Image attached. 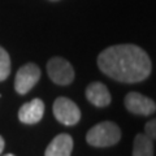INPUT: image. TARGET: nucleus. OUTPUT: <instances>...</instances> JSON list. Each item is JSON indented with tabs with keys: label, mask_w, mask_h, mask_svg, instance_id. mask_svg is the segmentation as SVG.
<instances>
[{
	"label": "nucleus",
	"mask_w": 156,
	"mask_h": 156,
	"mask_svg": "<svg viewBox=\"0 0 156 156\" xmlns=\"http://www.w3.org/2000/svg\"><path fill=\"white\" fill-rule=\"evenodd\" d=\"M41 78V69L33 62L22 65L16 73L14 90L20 95H26Z\"/></svg>",
	"instance_id": "39448f33"
},
{
	"label": "nucleus",
	"mask_w": 156,
	"mask_h": 156,
	"mask_svg": "<svg viewBox=\"0 0 156 156\" xmlns=\"http://www.w3.org/2000/svg\"><path fill=\"white\" fill-rule=\"evenodd\" d=\"M86 98L92 105L103 108L111 104L112 96L107 86L101 82H92L86 87Z\"/></svg>",
	"instance_id": "6e6552de"
},
{
	"label": "nucleus",
	"mask_w": 156,
	"mask_h": 156,
	"mask_svg": "<svg viewBox=\"0 0 156 156\" xmlns=\"http://www.w3.org/2000/svg\"><path fill=\"white\" fill-rule=\"evenodd\" d=\"M133 156H154V140L146 134H136L133 143Z\"/></svg>",
	"instance_id": "9d476101"
},
{
	"label": "nucleus",
	"mask_w": 156,
	"mask_h": 156,
	"mask_svg": "<svg viewBox=\"0 0 156 156\" xmlns=\"http://www.w3.org/2000/svg\"><path fill=\"white\" fill-rule=\"evenodd\" d=\"M44 115V103L42 99H33L29 103L22 104L18 111V120L22 124L34 125L38 124Z\"/></svg>",
	"instance_id": "0eeeda50"
},
{
	"label": "nucleus",
	"mask_w": 156,
	"mask_h": 156,
	"mask_svg": "<svg viewBox=\"0 0 156 156\" xmlns=\"http://www.w3.org/2000/svg\"><path fill=\"white\" fill-rule=\"evenodd\" d=\"M73 138L69 134H58L53 138L44 151V156H70Z\"/></svg>",
	"instance_id": "1a4fd4ad"
},
{
	"label": "nucleus",
	"mask_w": 156,
	"mask_h": 156,
	"mask_svg": "<svg viewBox=\"0 0 156 156\" xmlns=\"http://www.w3.org/2000/svg\"><path fill=\"white\" fill-rule=\"evenodd\" d=\"M156 121L155 120H151V121H148L147 124H146V128H144V131H146V135L148 136V138H151V139H155V136H156Z\"/></svg>",
	"instance_id": "f8f14e48"
},
{
	"label": "nucleus",
	"mask_w": 156,
	"mask_h": 156,
	"mask_svg": "<svg viewBox=\"0 0 156 156\" xmlns=\"http://www.w3.org/2000/svg\"><path fill=\"white\" fill-rule=\"evenodd\" d=\"M51 2H57V0H51Z\"/></svg>",
	"instance_id": "2eb2a0df"
},
{
	"label": "nucleus",
	"mask_w": 156,
	"mask_h": 156,
	"mask_svg": "<svg viewBox=\"0 0 156 156\" xmlns=\"http://www.w3.org/2000/svg\"><path fill=\"white\" fill-rule=\"evenodd\" d=\"M52 111L55 119L62 125L73 126L81 120V111L78 105L65 96H60L53 101Z\"/></svg>",
	"instance_id": "20e7f679"
},
{
	"label": "nucleus",
	"mask_w": 156,
	"mask_h": 156,
	"mask_svg": "<svg viewBox=\"0 0 156 156\" xmlns=\"http://www.w3.org/2000/svg\"><path fill=\"white\" fill-rule=\"evenodd\" d=\"M4 147H5V142H4L3 136L0 135V155L3 154V151H4Z\"/></svg>",
	"instance_id": "ddd939ff"
},
{
	"label": "nucleus",
	"mask_w": 156,
	"mask_h": 156,
	"mask_svg": "<svg viewBox=\"0 0 156 156\" xmlns=\"http://www.w3.org/2000/svg\"><path fill=\"white\" fill-rule=\"evenodd\" d=\"M98 66L105 76L124 83L142 82L152 70L147 52L129 43L105 48L98 56Z\"/></svg>",
	"instance_id": "f257e3e1"
},
{
	"label": "nucleus",
	"mask_w": 156,
	"mask_h": 156,
	"mask_svg": "<svg viewBox=\"0 0 156 156\" xmlns=\"http://www.w3.org/2000/svg\"><path fill=\"white\" fill-rule=\"evenodd\" d=\"M4 156H14V155H13V154H5Z\"/></svg>",
	"instance_id": "4468645a"
},
{
	"label": "nucleus",
	"mask_w": 156,
	"mask_h": 156,
	"mask_svg": "<svg viewBox=\"0 0 156 156\" xmlns=\"http://www.w3.org/2000/svg\"><path fill=\"white\" fill-rule=\"evenodd\" d=\"M47 73L50 80L58 86H68L74 81V69L64 57L55 56L47 62Z\"/></svg>",
	"instance_id": "7ed1b4c3"
},
{
	"label": "nucleus",
	"mask_w": 156,
	"mask_h": 156,
	"mask_svg": "<svg viewBox=\"0 0 156 156\" xmlns=\"http://www.w3.org/2000/svg\"><path fill=\"white\" fill-rule=\"evenodd\" d=\"M124 103H125L126 109L134 115L150 116L155 113V111H156V104L152 99H150V98L139 94V92H135V91H131L125 96Z\"/></svg>",
	"instance_id": "423d86ee"
},
{
	"label": "nucleus",
	"mask_w": 156,
	"mask_h": 156,
	"mask_svg": "<svg viewBox=\"0 0 156 156\" xmlns=\"http://www.w3.org/2000/svg\"><path fill=\"white\" fill-rule=\"evenodd\" d=\"M9 74H11V57L3 47H0V82L5 81Z\"/></svg>",
	"instance_id": "9b49d317"
},
{
	"label": "nucleus",
	"mask_w": 156,
	"mask_h": 156,
	"mask_svg": "<svg viewBox=\"0 0 156 156\" xmlns=\"http://www.w3.org/2000/svg\"><path fill=\"white\" fill-rule=\"evenodd\" d=\"M120 139L121 129L112 121H103V122L96 124L86 134V142L92 147L98 148L115 146L120 142Z\"/></svg>",
	"instance_id": "f03ea898"
}]
</instances>
